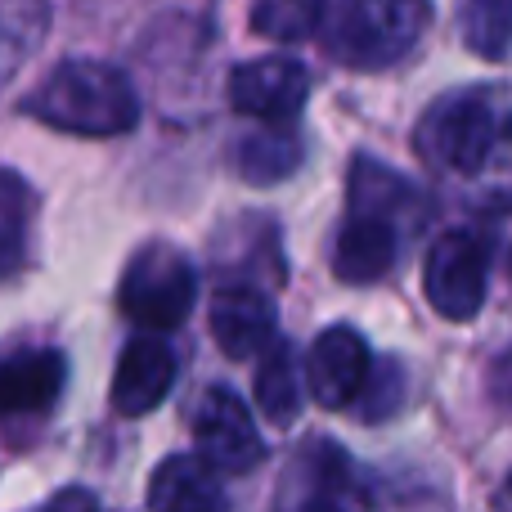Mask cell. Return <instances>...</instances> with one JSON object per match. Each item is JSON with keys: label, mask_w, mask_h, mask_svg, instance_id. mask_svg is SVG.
Returning <instances> with one entry per match:
<instances>
[{"label": "cell", "mask_w": 512, "mask_h": 512, "mask_svg": "<svg viewBox=\"0 0 512 512\" xmlns=\"http://www.w3.org/2000/svg\"><path fill=\"white\" fill-rule=\"evenodd\" d=\"M23 113L68 135H122L140 117V99L122 68L104 59H63L32 95Z\"/></svg>", "instance_id": "obj_1"}, {"label": "cell", "mask_w": 512, "mask_h": 512, "mask_svg": "<svg viewBox=\"0 0 512 512\" xmlns=\"http://www.w3.org/2000/svg\"><path fill=\"white\" fill-rule=\"evenodd\" d=\"M432 23L427 0H319V45L346 68H391Z\"/></svg>", "instance_id": "obj_2"}, {"label": "cell", "mask_w": 512, "mask_h": 512, "mask_svg": "<svg viewBox=\"0 0 512 512\" xmlns=\"http://www.w3.org/2000/svg\"><path fill=\"white\" fill-rule=\"evenodd\" d=\"M414 144L432 167L477 176L499 149V104L490 90H454L423 113Z\"/></svg>", "instance_id": "obj_3"}, {"label": "cell", "mask_w": 512, "mask_h": 512, "mask_svg": "<svg viewBox=\"0 0 512 512\" xmlns=\"http://www.w3.org/2000/svg\"><path fill=\"white\" fill-rule=\"evenodd\" d=\"M198 297V274L180 248L171 243H149L126 261L122 283H117V301L122 315L135 319L149 333H171L185 324V315L194 310Z\"/></svg>", "instance_id": "obj_4"}, {"label": "cell", "mask_w": 512, "mask_h": 512, "mask_svg": "<svg viewBox=\"0 0 512 512\" xmlns=\"http://www.w3.org/2000/svg\"><path fill=\"white\" fill-rule=\"evenodd\" d=\"M486 279H490V252L468 230L441 234V243H436L423 265L427 301H432L436 315L454 319V324L472 319L486 306Z\"/></svg>", "instance_id": "obj_5"}, {"label": "cell", "mask_w": 512, "mask_h": 512, "mask_svg": "<svg viewBox=\"0 0 512 512\" xmlns=\"http://www.w3.org/2000/svg\"><path fill=\"white\" fill-rule=\"evenodd\" d=\"M194 436H198V459L212 472H225V477H248L265 459V441L256 432L248 405L230 387H212L198 400Z\"/></svg>", "instance_id": "obj_6"}, {"label": "cell", "mask_w": 512, "mask_h": 512, "mask_svg": "<svg viewBox=\"0 0 512 512\" xmlns=\"http://www.w3.org/2000/svg\"><path fill=\"white\" fill-rule=\"evenodd\" d=\"M306 95H310V77L288 54H265V59L239 63L230 77V104L270 126H288L301 113Z\"/></svg>", "instance_id": "obj_7"}, {"label": "cell", "mask_w": 512, "mask_h": 512, "mask_svg": "<svg viewBox=\"0 0 512 512\" xmlns=\"http://www.w3.org/2000/svg\"><path fill=\"white\" fill-rule=\"evenodd\" d=\"M301 378H306L315 405L324 409H346L360 396L364 378H369V342L355 333L351 324H333L315 337L306 364H301Z\"/></svg>", "instance_id": "obj_8"}, {"label": "cell", "mask_w": 512, "mask_h": 512, "mask_svg": "<svg viewBox=\"0 0 512 512\" xmlns=\"http://www.w3.org/2000/svg\"><path fill=\"white\" fill-rule=\"evenodd\" d=\"M171 382H176V355L158 333H144L135 342H126V351L117 355L113 373V409L122 418H144L167 400Z\"/></svg>", "instance_id": "obj_9"}, {"label": "cell", "mask_w": 512, "mask_h": 512, "mask_svg": "<svg viewBox=\"0 0 512 512\" xmlns=\"http://www.w3.org/2000/svg\"><path fill=\"white\" fill-rule=\"evenodd\" d=\"M274 328H279V310H274L270 292L248 288V283H230L216 292L212 337L230 360H256L274 342Z\"/></svg>", "instance_id": "obj_10"}, {"label": "cell", "mask_w": 512, "mask_h": 512, "mask_svg": "<svg viewBox=\"0 0 512 512\" xmlns=\"http://www.w3.org/2000/svg\"><path fill=\"white\" fill-rule=\"evenodd\" d=\"M63 382H68V364L59 351H18L0 360V423L45 414L59 400Z\"/></svg>", "instance_id": "obj_11"}, {"label": "cell", "mask_w": 512, "mask_h": 512, "mask_svg": "<svg viewBox=\"0 0 512 512\" xmlns=\"http://www.w3.org/2000/svg\"><path fill=\"white\" fill-rule=\"evenodd\" d=\"M351 212L387 221L400 230V221H409V230L423 216V194L409 185L400 171H391L378 158H355L351 167Z\"/></svg>", "instance_id": "obj_12"}, {"label": "cell", "mask_w": 512, "mask_h": 512, "mask_svg": "<svg viewBox=\"0 0 512 512\" xmlns=\"http://www.w3.org/2000/svg\"><path fill=\"white\" fill-rule=\"evenodd\" d=\"M396 248H400V230L387 221H373V216L346 212V225L337 234L333 248V270L346 283H373L396 265Z\"/></svg>", "instance_id": "obj_13"}, {"label": "cell", "mask_w": 512, "mask_h": 512, "mask_svg": "<svg viewBox=\"0 0 512 512\" xmlns=\"http://www.w3.org/2000/svg\"><path fill=\"white\" fill-rule=\"evenodd\" d=\"M149 508L153 512H225V490L203 459L176 454V459H167L153 472Z\"/></svg>", "instance_id": "obj_14"}, {"label": "cell", "mask_w": 512, "mask_h": 512, "mask_svg": "<svg viewBox=\"0 0 512 512\" xmlns=\"http://www.w3.org/2000/svg\"><path fill=\"white\" fill-rule=\"evenodd\" d=\"M301 396H306V387H301L297 351L274 337V342L261 351V369H256V405H261L265 423L292 427L301 414Z\"/></svg>", "instance_id": "obj_15"}, {"label": "cell", "mask_w": 512, "mask_h": 512, "mask_svg": "<svg viewBox=\"0 0 512 512\" xmlns=\"http://www.w3.org/2000/svg\"><path fill=\"white\" fill-rule=\"evenodd\" d=\"M32 189L18 171L0 167V283L27 265V230H32Z\"/></svg>", "instance_id": "obj_16"}, {"label": "cell", "mask_w": 512, "mask_h": 512, "mask_svg": "<svg viewBox=\"0 0 512 512\" xmlns=\"http://www.w3.org/2000/svg\"><path fill=\"white\" fill-rule=\"evenodd\" d=\"M50 27V0H0V77L23 68Z\"/></svg>", "instance_id": "obj_17"}, {"label": "cell", "mask_w": 512, "mask_h": 512, "mask_svg": "<svg viewBox=\"0 0 512 512\" xmlns=\"http://www.w3.org/2000/svg\"><path fill=\"white\" fill-rule=\"evenodd\" d=\"M301 162V144L297 135H288L283 126L261 135H248L239 144V171L252 180V185H279L283 176H292Z\"/></svg>", "instance_id": "obj_18"}, {"label": "cell", "mask_w": 512, "mask_h": 512, "mask_svg": "<svg viewBox=\"0 0 512 512\" xmlns=\"http://www.w3.org/2000/svg\"><path fill=\"white\" fill-rule=\"evenodd\" d=\"M459 27L472 54L490 63L508 59V0H463Z\"/></svg>", "instance_id": "obj_19"}, {"label": "cell", "mask_w": 512, "mask_h": 512, "mask_svg": "<svg viewBox=\"0 0 512 512\" xmlns=\"http://www.w3.org/2000/svg\"><path fill=\"white\" fill-rule=\"evenodd\" d=\"M252 27L265 41H306L319 27V0H256L252 5Z\"/></svg>", "instance_id": "obj_20"}, {"label": "cell", "mask_w": 512, "mask_h": 512, "mask_svg": "<svg viewBox=\"0 0 512 512\" xmlns=\"http://www.w3.org/2000/svg\"><path fill=\"white\" fill-rule=\"evenodd\" d=\"M36 512H95V495L81 490V486H72V490H59L54 499H45Z\"/></svg>", "instance_id": "obj_21"}, {"label": "cell", "mask_w": 512, "mask_h": 512, "mask_svg": "<svg viewBox=\"0 0 512 512\" xmlns=\"http://www.w3.org/2000/svg\"><path fill=\"white\" fill-rule=\"evenodd\" d=\"M301 512H342V508L328 504V499H310V504H301Z\"/></svg>", "instance_id": "obj_22"}]
</instances>
